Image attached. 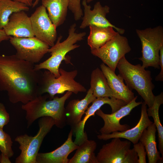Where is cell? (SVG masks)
Listing matches in <instances>:
<instances>
[{
	"label": "cell",
	"mask_w": 163,
	"mask_h": 163,
	"mask_svg": "<svg viewBox=\"0 0 163 163\" xmlns=\"http://www.w3.org/2000/svg\"><path fill=\"white\" fill-rule=\"evenodd\" d=\"M89 27L90 31L87 43L91 50L101 47L118 33L110 27H103L91 25Z\"/></svg>",
	"instance_id": "obj_23"
},
{
	"label": "cell",
	"mask_w": 163,
	"mask_h": 163,
	"mask_svg": "<svg viewBox=\"0 0 163 163\" xmlns=\"http://www.w3.org/2000/svg\"><path fill=\"white\" fill-rule=\"evenodd\" d=\"M41 3L48 11V16L56 28L64 23L68 9V0H42Z\"/></svg>",
	"instance_id": "obj_21"
},
{
	"label": "cell",
	"mask_w": 163,
	"mask_h": 163,
	"mask_svg": "<svg viewBox=\"0 0 163 163\" xmlns=\"http://www.w3.org/2000/svg\"><path fill=\"white\" fill-rule=\"evenodd\" d=\"M34 66L16 54L0 55V91L7 92L12 103L25 104L39 95L42 73Z\"/></svg>",
	"instance_id": "obj_1"
},
{
	"label": "cell",
	"mask_w": 163,
	"mask_h": 163,
	"mask_svg": "<svg viewBox=\"0 0 163 163\" xmlns=\"http://www.w3.org/2000/svg\"><path fill=\"white\" fill-rule=\"evenodd\" d=\"M136 31L142 44V56L139 59L142 62V66L159 69V51L163 46L162 27L136 29Z\"/></svg>",
	"instance_id": "obj_7"
},
{
	"label": "cell",
	"mask_w": 163,
	"mask_h": 163,
	"mask_svg": "<svg viewBox=\"0 0 163 163\" xmlns=\"http://www.w3.org/2000/svg\"><path fill=\"white\" fill-rule=\"evenodd\" d=\"M97 147L95 141L86 138L78 145L74 155L68 163H98L94 153Z\"/></svg>",
	"instance_id": "obj_22"
},
{
	"label": "cell",
	"mask_w": 163,
	"mask_h": 163,
	"mask_svg": "<svg viewBox=\"0 0 163 163\" xmlns=\"http://www.w3.org/2000/svg\"><path fill=\"white\" fill-rule=\"evenodd\" d=\"M1 155L0 163H11L9 158L4 155L1 154Z\"/></svg>",
	"instance_id": "obj_34"
},
{
	"label": "cell",
	"mask_w": 163,
	"mask_h": 163,
	"mask_svg": "<svg viewBox=\"0 0 163 163\" xmlns=\"http://www.w3.org/2000/svg\"><path fill=\"white\" fill-rule=\"evenodd\" d=\"M133 144V148L138 158V163H146V152L144 146L140 142Z\"/></svg>",
	"instance_id": "obj_29"
},
{
	"label": "cell",
	"mask_w": 163,
	"mask_h": 163,
	"mask_svg": "<svg viewBox=\"0 0 163 163\" xmlns=\"http://www.w3.org/2000/svg\"><path fill=\"white\" fill-rule=\"evenodd\" d=\"M40 0H35L33 3L32 7L34 8L38 4Z\"/></svg>",
	"instance_id": "obj_35"
},
{
	"label": "cell",
	"mask_w": 163,
	"mask_h": 163,
	"mask_svg": "<svg viewBox=\"0 0 163 163\" xmlns=\"http://www.w3.org/2000/svg\"><path fill=\"white\" fill-rule=\"evenodd\" d=\"M82 4L84 8V13L80 28L84 29L91 25L103 27H110L116 30L120 34L124 33V29L116 27L107 19L106 17L109 13L110 10L108 6H102L100 2H97L94 4L93 9L91 10V6L88 4L86 0H83Z\"/></svg>",
	"instance_id": "obj_13"
},
{
	"label": "cell",
	"mask_w": 163,
	"mask_h": 163,
	"mask_svg": "<svg viewBox=\"0 0 163 163\" xmlns=\"http://www.w3.org/2000/svg\"><path fill=\"white\" fill-rule=\"evenodd\" d=\"M8 36L18 37H34L30 17L23 11L13 13L3 28Z\"/></svg>",
	"instance_id": "obj_17"
},
{
	"label": "cell",
	"mask_w": 163,
	"mask_h": 163,
	"mask_svg": "<svg viewBox=\"0 0 163 163\" xmlns=\"http://www.w3.org/2000/svg\"><path fill=\"white\" fill-rule=\"evenodd\" d=\"M72 93V92L67 91L60 97H54L52 99L48 100L49 96L39 95L22 105V109L26 112L27 128L36 120L43 117L52 118L57 127L63 128L66 124L65 103Z\"/></svg>",
	"instance_id": "obj_2"
},
{
	"label": "cell",
	"mask_w": 163,
	"mask_h": 163,
	"mask_svg": "<svg viewBox=\"0 0 163 163\" xmlns=\"http://www.w3.org/2000/svg\"><path fill=\"white\" fill-rule=\"evenodd\" d=\"M0 158H1V155H0Z\"/></svg>",
	"instance_id": "obj_37"
},
{
	"label": "cell",
	"mask_w": 163,
	"mask_h": 163,
	"mask_svg": "<svg viewBox=\"0 0 163 163\" xmlns=\"http://www.w3.org/2000/svg\"><path fill=\"white\" fill-rule=\"evenodd\" d=\"M10 37L6 34L3 29H0V43L3 41L9 40Z\"/></svg>",
	"instance_id": "obj_32"
},
{
	"label": "cell",
	"mask_w": 163,
	"mask_h": 163,
	"mask_svg": "<svg viewBox=\"0 0 163 163\" xmlns=\"http://www.w3.org/2000/svg\"><path fill=\"white\" fill-rule=\"evenodd\" d=\"M13 142L11 136L0 128V151L1 154L9 158L12 157L14 152L12 146Z\"/></svg>",
	"instance_id": "obj_27"
},
{
	"label": "cell",
	"mask_w": 163,
	"mask_h": 163,
	"mask_svg": "<svg viewBox=\"0 0 163 163\" xmlns=\"http://www.w3.org/2000/svg\"><path fill=\"white\" fill-rule=\"evenodd\" d=\"M90 88L96 98L114 97L107 80L101 69L98 68L92 72L91 75Z\"/></svg>",
	"instance_id": "obj_24"
},
{
	"label": "cell",
	"mask_w": 163,
	"mask_h": 163,
	"mask_svg": "<svg viewBox=\"0 0 163 163\" xmlns=\"http://www.w3.org/2000/svg\"><path fill=\"white\" fill-rule=\"evenodd\" d=\"M156 131V126L153 123L144 131L139 140L145 147L149 163L163 162V158L161 157L157 148Z\"/></svg>",
	"instance_id": "obj_20"
},
{
	"label": "cell",
	"mask_w": 163,
	"mask_h": 163,
	"mask_svg": "<svg viewBox=\"0 0 163 163\" xmlns=\"http://www.w3.org/2000/svg\"><path fill=\"white\" fill-rule=\"evenodd\" d=\"M76 26L75 23L70 26L68 30V37L63 41L60 42L62 36L58 37L56 43L48 50V53H50L51 56L44 62L34 65L35 70L47 69L56 77L59 76V66L62 61L65 59L66 54L79 47L80 45L76 43L83 40L86 35L85 32L76 33Z\"/></svg>",
	"instance_id": "obj_5"
},
{
	"label": "cell",
	"mask_w": 163,
	"mask_h": 163,
	"mask_svg": "<svg viewBox=\"0 0 163 163\" xmlns=\"http://www.w3.org/2000/svg\"><path fill=\"white\" fill-rule=\"evenodd\" d=\"M163 104V93L155 96L153 104L147 109L149 117H152L154 121L158 133V148L163 158V127L160 121L159 110L160 105Z\"/></svg>",
	"instance_id": "obj_25"
},
{
	"label": "cell",
	"mask_w": 163,
	"mask_h": 163,
	"mask_svg": "<svg viewBox=\"0 0 163 163\" xmlns=\"http://www.w3.org/2000/svg\"><path fill=\"white\" fill-rule=\"evenodd\" d=\"M127 103L121 100L114 97H99L96 98L93 102L91 106L86 111L85 115L82 120L75 132L76 138L74 142L78 145L81 141L88 138L86 132H84L85 123L91 116H94L97 110L105 104H108L111 107V113L114 112Z\"/></svg>",
	"instance_id": "obj_15"
},
{
	"label": "cell",
	"mask_w": 163,
	"mask_h": 163,
	"mask_svg": "<svg viewBox=\"0 0 163 163\" xmlns=\"http://www.w3.org/2000/svg\"><path fill=\"white\" fill-rule=\"evenodd\" d=\"M131 50L127 38L118 33L101 47L91 50V53L115 72L120 60Z\"/></svg>",
	"instance_id": "obj_9"
},
{
	"label": "cell",
	"mask_w": 163,
	"mask_h": 163,
	"mask_svg": "<svg viewBox=\"0 0 163 163\" xmlns=\"http://www.w3.org/2000/svg\"><path fill=\"white\" fill-rule=\"evenodd\" d=\"M117 68L126 85L131 90H136L149 107L152 106L155 96L152 92L155 86L151 72L146 70L140 64H131L125 56L120 60Z\"/></svg>",
	"instance_id": "obj_3"
},
{
	"label": "cell",
	"mask_w": 163,
	"mask_h": 163,
	"mask_svg": "<svg viewBox=\"0 0 163 163\" xmlns=\"http://www.w3.org/2000/svg\"><path fill=\"white\" fill-rule=\"evenodd\" d=\"M38 123L39 129L34 136L24 134L15 138L14 141L19 143L21 151L15 159V163H37V156L43 139L55 125L54 120L49 117L40 118Z\"/></svg>",
	"instance_id": "obj_6"
},
{
	"label": "cell",
	"mask_w": 163,
	"mask_h": 163,
	"mask_svg": "<svg viewBox=\"0 0 163 163\" xmlns=\"http://www.w3.org/2000/svg\"><path fill=\"white\" fill-rule=\"evenodd\" d=\"M159 66L161 71L156 77L155 80L156 81L162 82L163 81V46L161 47L159 51Z\"/></svg>",
	"instance_id": "obj_31"
},
{
	"label": "cell",
	"mask_w": 163,
	"mask_h": 163,
	"mask_svg": "<svg viewBox=\"0 0 163 163\" xmlns=\"http://www.w3.org/2000/svg\"><path fill=\"white\" fill-rule=\"evenodd\" d=\"M136 96L130 102L111 114L104 113L100 109L95 113L103 120L104 125L99 130L101 134H109L116 131L123 132L130 129L128 125L121 124L120 121L123 117L130 114L135 107L142 104V101L137 102Z\"/></svg>",
	"instance_id": "obj_12"
},
{
	"label": "cell",
	"mask_w": 163,
	"mask_h": 163,
	"mask_svg": "<svg viewBox=\"0 0 163 163\" xmlns=\"http://www.w3.org/2000/svg\"><path fill=\"white\" fill-rule=\"evenodd\" d=\"M140 117L137 124L133 127L123 132L116 131L109 134H99L97 138L106 141L115 138H124L133 144L138 143L144 131L153 123L149 118L147 112V105L144 101L142 104Z\"/></svg>",
	"instance_id": "obj_14"
},
{
	"label": "cell",
	"mask_w": 163,
	"mask_h": 163,
	"mask_svg": "<svg viewBox=\"0 0 163 163\" xmlns=\"http://www.w3.org/2000/svg\"><path fill=\"white\" fill-rule=\"evenodd\" d=\"M15 2H21L26 5L27 6H32L35 0H12Z\"/></svg>",
	"instance_id": "obj_33"
},
{
	"label": "cell",
	"mask_w": 163,
	"mask_h": 163,
	"mask_svg": "<svg viewBox=\"0 0 163 163\" xmlns=\"http://www.w3.org/2000/svg\"><path fill=\"white\" fill-rule=\"evenodd\" d=\"M11 44L16 51L19 58L34 64L39 62L48 53L50 46L35 37H10Z\"/></svg>",
	"instance_id": "obj_10"
},
{
	"label": "cell",
	"mask_w": 163,
	"mask_h": 163,
	"mask_svg": "<svg viewBox=\"0 0 163 163\" xmlns=\"http://www.w3.org/2000/svg\"><path fill=\"white\" fill-rule=\"evenodd\" d=\"M29 9L26 5L12 0H0V29L6 25L11 15L14 13Z\"/></svg>",
	"instance_id": "obj_26"
},
{
	"label": "cell",
	"mask_w": 163,
	"mask_h": 163,
	"mask_svg": "<svg viewBox=\"0 0 163 163\" xmlns=\"http://www.w3.org/2000/svg\"><path fill=\"white\" fill-rule=\"evenodd\" d=\"M59 72L60 75L58 77L48 70L42 73L39 85V95L47 93L51 99L56 94L66 91L75 94L86 91L85 87L75 80L78 74L77 70L67 71L59 68Z\"/></svg>",
	"instance_id": "obj_4"
},
{
	"label": "cell",
	"mask_w": 163,
	"mask_h": 163,
	"mask_svg": "<svg viewBox=\"0 0 163 163\" xmlns=\"http://www.w3.org/2000/svg\"><path fill=\"white\" fill-rule=\"evenodd\" d=\"M73 133V130L71 129L66 141L53 151L38 153L36 157L37 163H68L69 155L76 150L78 146L72 140Z\"/></svg>",
	"instance_id": "obj_19"
},
{
	"label": "cell",
	"mask_w": 163,
	"mask_h": 163,
	"mask_svg": "<svg viewBox=\"0 0 163 163\" xmlns=\"http://www.w3.org/2000/svg\"><path fill=\"white\" fill-rule=\"evenodd\" d=\"M96 98L93 94L90 88L85 96L83 99H73L70 101L65 108L66 124L75 133L82 120V117L88 108V105Z\"/></svg>",
	"instance_id": "obj_16"
},
{
	"label": "cell",
	"mask_w": 163,
	"mask_h": 163,
	"mask_svg": "<svg viewBox=\"0 0 163 163\" xmlns=\"http://www.w3.org/2000/svg\"><path fill=\"white\" fill-rule=\"evenodd\" d=\"M10 116L5 106L0 102V128L3 129L4 127L9 122Z\"/></svg>",
	"instance_id": "obj_30"
},
{
	"label": "cell",
	"mask_w": 163,
	"mask_h": 163,
	"mask_svg": "<svg viewBox=\"0 0 163 163\" xmlns=\"http://www.w3.org/2000/svg\"><path fill=\"white\" fill-rule=\"evenodd\" d=\"M100 68L115 98L128 103L135 98L134 93L124 84V80L120 74L117 75L115 72L103 63L100 65Z\"/></svg>",
	"instance_id": "obj_18"
},
{
	"label": "cell",
	"mask_w": 163,
	"mask_h": 163,
	"mask_svg": "<svg viewBox=\"0 0 163 163\" xmlns=\"http://www.w3.org/2000/svg\"><path fill=\"white\" fill-rule=\"evenodd\" d=\"M131 142L113 138L103 145L96 156L98 163H138V158L134 148L130 149Z\"/></svg>",
	"instance_id": "obj_8"
},
{
	"label": "cell",
	"mask_w": 163,
	"mask_h": 163,
	"mask_svg": "<svg viewBox=\"0 0 163 163\" xmlns=\"http://www.w3.org/2000/svg\"><path fill=\"white\" fill-rule=\"evenodd\" d=\"M93 0H86V1L88 3L92 2Z\"/></svg>",
	"instance_id": "obj_36"
},
{
	"label": "cell",
	"mask_w": 163,
	"mask_h": 163,
	"mask_svg": "<svg viewBox=\"0 0 163 163\" xmlns=\"http://www.w3.org/2000/svg\"><path fill=\"white\" fill-rule=\"evenodd\" d=\"M30 18L34 37L49 46H53L57 38V28L45 7L42 5L37 8Z\"/></svg>",
	"instance_id": "obj_11"
},
{
	"label": "cell",
	"mask_w": 163,
	"mask_h": 163,
	"mask_svg": "<svg viewBox=\"0 0 163 163\" xmlns=\"http://www.w3.org/2000/svg\"><path fill=\"white\" fill-rule=\"evenodd\" d=\"M81 0H68V9L73 13L76 21L80 20L83 16L81 4Z\"/></svg>",
	"instance_id": "obj_28"
}]
</instances>
